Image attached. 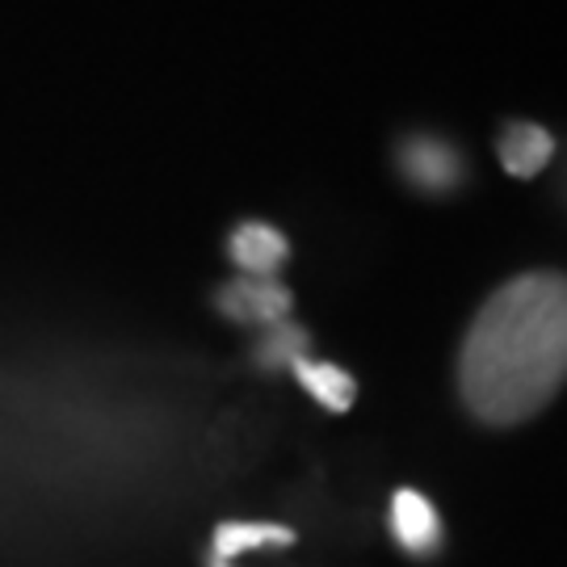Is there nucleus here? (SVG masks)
I'll return each mask as SVG.
<instances>
[{
	"label": "nucleus",
	"instance_id": "nucleus-8",
	"mask_svg": "<svg viewBox=\"0 0 567 567\" xmlns=\"http://www.w3.org/2000/svg\"><path fill=\"white\" fill-rule=\"evenodd\" d=\"M295 529L286 526H265V522H227L215 529V564H227L252 547H290Z\"/></svg>",
	"mask_w": 567,
	"mask_h": 567
},
{
	"label": "nucleus",
	"instance_id": "nucleus-5",
	"mask_svg": "<svg viewBox=\"0 0 567 567\" xmlns=\"http://www.w3.org/2000/svg\"><path fill=\"white\" fill-rule=\"evenodd\" d=\"M496 161L508 177L529 182L538 177L550 161H555V135H550L543 122L529 118H508L496 135Z\"/></svg>",
	"mask_w": 567,
	"mask_h": 567
},
{
	"label": "nucleus",
	"instance_id": "nucleus-10",
	"mask_svg": "<svg viewBox=\"0 0 567 567\" xmlns=\"http://www.w3.org/2000/svg\"><path fill=\"white\" fill-rule=\"evenodd\" d=\"M555 203H559V210L567 215V152H564V161H559V177H555Z\"/></svg>",
	"mask_w": 567,
	"mask_h": 567
},
{
	"label": "nucleus",
	"instance_id": "nucleus-6",
	"mask_svg": "<svg viewBox=\"0 0 567 567\" xmlns=\"http://www.w3.org/2000/svg\"><path fill=\"white\" fill-rule=\"evenodd\" d=\"M227 257L240 265L244 278H274L290 257V240L274 224L248 219L227 236Z\"/></svg>",
	"mask_w": 567,
	"mask_h": 567
},
{
	"label": "nucleus",
	"instance_id": "nucleus-3",
	"mask_svg": "<svg viewBox=\"0 0 567 567\" xmlns=\"http://www.w3.org/2000/svg\"><path fill=\"white\" fill-rule=\"evenodd\" d=\"M391 538L412 559H437L442 555L446 526H442V513L433 508L425 492H416V487L395 492V501H391Z\"/></svg>",
	"mask_w": 567,
	"mask_h": 567
},
{
	"label": "nucleus",
	"instance_id": "nucleus-7",
	"mask_svg": "<svg viewBox=\"0 0 567 567\" xmlns=\"http://www.w3.org/2000/svg\"><path fill=\"white\" fill-rule=\"evenodd\" d=\"M290 370H295V379L303 383L307 395H311L320 408H328V412H349V408H353V400H358V383H353V374H349V370H341V365L299 358Z\"/></svg>",
	"mask_w": 567,
	"mask_h": 567
},
{
	"label": "nucleus",
	"instance_id": "nucleus-4",
	"mask_svg": "<svg viewBox=\"0 0 567 567\" xmlns=\"http://www.w3.org/2000/svg\"><path fill=\"white\" fill-rule=\"evenodd\" d=\"M215 307L224 311L227 320H236V324L274 328L290 316L295 299H290V290L278 278H236V282L219 286Z\"/></svg>",
	"mask_w": 567,
	"mask_h": 567
},
{
	"label": "nucleus",
	"instance_id": "nucleus-1",
	"mask_svg": "<svg viewBox=\"0 0 567 567\" xmlns=\"http://www.w3.org/2000/svg\"><path fill=\"white\" fill-rule=\"evenodd\" d=\"M454 379L471 421H534L567 386V274L529 269L496 286L458 344Z\"/></svg>",
	"mask_w": 567,
	"mask_h": 567
},
{
	"label": "nucleus",
	"instance_id": "nucleus-11",
	"mask_svg": "<svg viewBox=\"0 0 567 567\" xmlns=\"http://www.w3.org/2000/svg\"><path fill=\"white\" fill-rule=\"evenodd\" d=\"M215 567H227V564H215Z\"/></svg>",
	"mask_w": 567,
	"mask_h": 567
},
{
	"label": "nucleus",
	"instance_id": "nucleus-2",
	"mask_svg": "<svg viewBox=\"0 0 567 567\" xmlns=\"http://www.w3.org/2000/svg\"><path fill=\"white\" fill-rule=\"evenodd\" d=\"M395 173L421 198H458L475 177L463 143H454L442 131H421V126L395 140Z\"/></svg>",
	"mask_w": 567,
	"mask_h": 567
},
{
	"label": "nucleus",
	"instance_id": "nucleus-9",
	"mask_svg": "<svg viewBox=\"0 0 567 567\" xmlns=\"http://www.w3.org/2000/svg\"><path fill=\"white\" fill-rule=\"evenodd\" d=\"M252 358H257L261 370H290L299 358H307V332L299 324H286V320L265 328V337L257 341Z\"/></svg>",
	"mask_w": 567,
	"mask_h": 567
}]
</instances>
